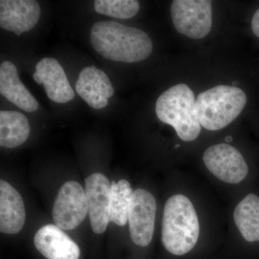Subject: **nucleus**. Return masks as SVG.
Masks as SVG:
<instances>
[{
	"instance_id": "f257e3e1",
	"label": "nucleus",
	"mask_w": 259,
	"mask_h": 259,
	"mask_svg": "<svg viewBox=\"0 0 259 259\" xmlns=\"http://www.w3.org/2000/svg\"><path fill=\"white\" fill-rule=\"evenodd\" d=\"M90 42L102 57L119 62L144 61L153 51L152 40L147 33L139 28L110 20L94 24Z\"/></svg>"
},
{
	"instance_id": "f03ea898",
	"label": "nucleus",
	"mask_w": 259,
	"mask_h": 259,
	"mask_svg": "<svg viewBox=\"0 0 259 259\" xmlns=\"http://www.w3.org/2000/svg\"><path fill=\"white\" fill-rule=\"evenodd\" d=\"M199 223L190 199L183 194L172 196L165 204L162 221L161 240L171 254L189 253L198 241Z\"/></svg>"
},
{
	"instance_id": "7ed1b4c3",
	"label": "nucleus",
	"mask_w": 259,
	"mask_h": 259,
	"mask_svg": "<svg viewBox=\"0 0 259 259\" xmlns=\"http://www.w3.org/2000/svg\"><path fill=\"white\" fill-rule=\"evenodd\" d=\"M246 102V95L241 88L218 85L199 94L194 104V112L204 128L219 131L241 115Z\"/></svg>"
},
{
	"instance_id": "20e7f679",
	"label": "nucleus",
	"mask_w": 259,
	"mask_h": 259,
	"mask_svg": "<svg viewBox=\"0 0 259 259\" xmlns=\"http://www.w3.org/2000/svg\"><path fill=\"white\" fill-rule=\"evenodd\" d=\"M194 104L193 91L181 83L158 97L155 110L158 120L172 126L181 140L190 142L199 137L202 127L195 116Z\"/></svg>"
},
{
	"instance_id": "39448f33",
	"label": "nucleus",
	"mask_w": 259,
	"mask_h": 259,
	"mask_svg": "<svg viewBox=\"0 0 259 259\" xmlns=\"http://www.w3.org/2000/svg\"><path fill=\"white\" fill-rule=\"evenodd\" d=\"M171 16L177 32L192 39L203 38L212 29V2L175 0L171 5Z\"/></svg>"
},
{
	"instance_id": "423d86ee",
	"label": "nucleus",
	"mask_w": 259,
	"mask_h": 259,
	"mask_svg": "<svg viewBox=\"0 0 259 259\" xmlns=\"http://www.w3.org/2000/svg\"><path fill=\"white\" fill-rule=\"evenodd\" d=\"M203 161L214 177L226 183H241L249 174V167L243 155L230 144L210 146L204 151Z\"/></svg>"
},
{
	"instance_id": "0eeeda50",
	"label": "nucleus",
	"mask_w": 259,
	"mask_h": 259,
	"mask_svg": "<svg viewBox=\"0 0 259 259\" xmlns=\"http://www.w3.org/2000/svg\"><path fill=\"white\" fill-rule=\"evenodd\" d=\"M89 212L85 191L78 182L69 181L61 187L53 207V220L61 229L70 231L79 226Z\"/></svg>"
},
{
	"instance_id": "6e6552de",
	"label": "nucleus",
	"mask_w": 259,
	"mask_h": 259,
	"mask_svg": "<svg viewBox=\"0 0 259 259\" xmlns=\"http://www.w3.org/2000/svg\"><path fill=\"white\" fill-rule=\"evenodd\" d=\"M156 202L151 192L137 189L131 196L128 223L131 239L135 244L146 247L151 243L154 232Z\"/></svg>"
},
{
	"instance_id": "1a4fd4ad",
	"label": "nucleus",
	"mask_w": 259,
	"mask_h": 259,
	"mask_svg": "<svg viewBox=\"0 0 259 259\" xmlns=\"http://www.w3.org/2000/svg\"><path fill=\"white\" fill-rule=\"evenodd\" d=\"M90 224L94 233L106 231L111 217L112 184L105 175L95 173L85 180Z\"/></svg>"
},
{
	"instance_id": "9d476101",
	"label": "nucleus",
	"mask_w": 259,
	"mask_h": 259,
	"mask_svg": "<svg viewBox=\"0 0 259 259\" xmlns=\"http://www.w3.org/2000/svg\"><path fill=\"white\" fill-rule=\"evenodd\" d=\"M40 12V5L35 0H1L0 27L22 35L37 25Z\"/></svg>"
},
{
	"instance_id": "9b49d317",
	"label": "nucleus",
	"mask_w": 259,
	"mask_h": 259,
	"mask_svg": "<svg viewBox=\"0 0 259 259\" xmlns=\"http://www.w3.org/2000/svg\"><path fill=\"white\" fill-rule=\"evenodd\" d=\"M35 248L48 259H79V245L56 225H46L34 237Z\"/></svg>"
},
{
	"instance_id": "f8f14e48",
	"label": "nucleus",
	"mask_w": 259,
	"mask_h": 259,
	"mask_svg": "<svg viewBox=\"0 0 259 259\" xmlns=\"http://www.w3.org/2000/svg\"><path fill=\"white\" fill-rule=\"evenodd\" d=\"M25 205L18 191L6 181H0V231L16 234L25 225Z\"/></svg>"
},
{
	"instance_id": "ddd939ff",
	"label": "nucleus",
	"mask_w": 259,
	"mask_h": 259,
	"mask_svg": "<svg viewBox=\"0 0 259 259\" xmlns=\"http://www.w3.org/2000/svg\"><path fill=\"white\" fill-rule=\"evenodd\" d=\"M0 93L24 111L38 109L37 100L21 82L16 66L10 61H3L0 66Z\"/></svg>"
},
{
	"instance_id": "4468645a",
	"label": "nucleus",
	"mask_w": 259,
	"mask_h": 259,
	"mask_svg": "<svg viewBox=\"0 0 259 259\" xmlns=\"http://www.w3.org/2000/svg\"><path fill=\"white\" fill-rule=\"evenodd\" d=\"M37 64L46 74L44 86L51 101L66 103L74 98V90L59 61L53 58H44Z\"/></svg>"
},
{
	"instance_id": "2eb2a0df",
	"label": "nucleus",
	"mask_w": 259,
	"mask_h": 259,
	"mask_svg": "<svg viewBox=\"0 0 259 259\" xmlns=\"http://www.w3.org/2000/svg\"><path fill=\"white\" fill-rule=\"evenodd\" d=\"M236 226L248 243H259V197L254 193L245 196L233 212Z\"/></svg>"
},
{
	"instance_id": "dca6fc26",
	"label": "nucleus",
	"mask_w": 259,
	"mask_h": 259,
	"mask_svg": "<svg viewBox=\"0 0 259 259\" xmlns=\"http://www.w3.org/2000/svg\"><path fill=\"white\" fill-rule=\"evenodd\" d=\"M30 126L28 118L16 111L0 112V146L13 148L24 144L28 139Z\"/></svg>"
},
{
	"instance_id": "f3484780",
	"label": "nucleus",
	"mask_w": 259,
	"mask_h": 259,
	"mask_svg": "<svg viewBox=\"0 0 259 259\" xmlns=\"http://www.w3.org/2000/svg\"><path fill=\"white\" fill-rule=\"evenodd\" d=\"M133 191L127 180L112 182L111 217L110 221L119 226L128 222L130 204Z\"/></svg>"
},
{
	"instance_id": "a211bd4d",
	"label": "nucleus",
	"mask_w": 259,
	"mask_h": 259,
	"mask_svg": "<svg viewBox=\"0 0 259 259\" xmlns=\"http://www.w3.org/2000/svg\"><path fill=\"white\" fill-rule=\"evenodd\" d=\"M95 10L100 15L117 19H129L136 16L140 10L136 0H96Z\"/></svg>"
},
{
	"instance_id": "6ab92c4d",
	"label": "nucleus",
	"mask_w": 259,
	"mask_h": 259,
	"mask_svg": "<svg viewBox=\"0 0 259 259\" xmlns=\"http://www.w3.org/2000/svg\"><path fill=\"white\" fill-rule=\"evenodd\" d=\"M251 29L255 36L259 37V8L252 18Z\"/></svg>"
},
{
	"instance_id": "aec40b11",
	"label": "nucleus",
	"mask_w": 259,
	"mask_h": 259,
	"mask_svg": "<svg viewBox=\"0 0 259 259\" xmlns=\"http://www.w3.org/2000/svg\"><path fill=\"white\" fill-rule=\"evenodd\" d=\"M32 77H33V79L35 80V82L38 83V84L44 83V79H42V76L40 73H34L33 75H32Z\"/></svg>"
}]
</instances>
